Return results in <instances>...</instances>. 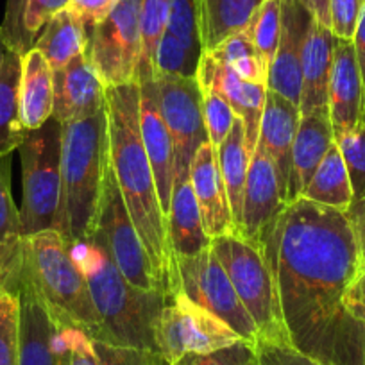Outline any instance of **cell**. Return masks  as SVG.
Masks as SVG:
<instances>
[{
	"mask_svg": "<svg viewBox=\"0 0 365 365\" xmlns=\"http://www.w3.org/2000/svg\"><path fill=\"white\" fill-rule=\"evenodd\" d=\"M68 329L70 349H72L70 365H101L99 356H97L96 347H93V342H91L90 336L84 331H81V329Z\"/></svg>",
	"mask_w": 365,
	"mask_h": 365,
	"instance_id": "obj_47",
	"label": "cell"
},
{
	"mask_svg": "<svg viewBox=\"0 0 365 365\" xmlns=\"http://www.w3.org/2000/svg\"><path fill=\"white\" fill-rule=\"evenodd\" d=\"M285 208L276 167L262 143H258L249 161L238 235L263 247Z\"/></svg>",
	"mask_w": 365,
	"mask_h": 365,
	"instance_id": "obj_14",
	"label": "cell"
},
{
	"mask_svg": "<svg viewBox=\"0 0 365 365\" xmlns=\"http://www.w3.org/2000/svg\"><path fill=\"white\" fill-rule=\"evenodd\" d=\"M34 289L54 321L99 342L103 324L91 299L86 276L73 262L65 238L56 230L26 238V267Z\"/></svg>",
	"mask_w": 365,
	"mask_h": 365,
	"instance_id": "obj_5",
	"label": "cell"
},
{
	"mask_svg": "<svg viewBox=\"0 0 365 365\" xmlns=\"http://www.w3.org/2000/svg\"><path fill=\"white\" fill-rule=\"evenodd\" d=\"M29 0H6L4 22L0 26L9 51L24 58L34 47V40L26 31V11Z\"/></svg>",
	"mask_w": 365,
	"mask_h": 365,
	"instance_id": "obj_41",
	"label": "cell"
},
{
	"mask_svg": "<svg viewBox=\"0 0 365 365\" xmlns=\"http://www.w3.org/2000/svg\"><path fill=\"white\" fill-rule=\"evenodd\" d=\"M143 0H118L91 27L88 56L106 88L136 83L142 59Z\"/></svg>",
	"mask_w": 365,
	"mask_h": 365,
	"instance_id": "obj_9",
	"label": "cell"
},
{
	"mask_svg": "<svg viewBox=\"0 0 365 365\" xmlns=\"http://www.w3.org/2000/svg\"><path fill=\"white\" fill-rule=\"evenodd\" d=\"M110 161L120 194L153 265L158 289L179 290L175 258L168 244L167 219L160 205L153 167L140 129L138 83L106 88Z\"/></svg>",
	"mask_w": 365,
	"mask_h": 365,
	"instance_id": "obj_2",
	"label": "cell"
},
{
	"mask_svg": "<svg viewBox=\"0 0 365 365\" xmlns=\"http://www.w3.org/2000/svg\"><path fill=\"white\" fill-rule=\"evenodd\" d=\"M167 233L174 258L194 256L212 245V238L206 235L202 226V217L190 179L174 185L167 215Z\"/></svg>",
	"mask_w": 365,
	"mask_h": 365,
	"instance_id": "obj_25",
	"label": "cell"
},
{
	"mask_svg": "<svg viewBox=\"0 0 365 365\" xmlns=\"http://www.w3.org/2000/svg\"><path fill=\"white\" fill-rule=\"evenodd\" d=\"M93 342L101 365H167L156 351L136 349V347L111 346L104 342Z\"/></svg>",
	"mask_w": 365,
	"mask_h": 365,
	"instance_id": "obj_42",
	"label": "cell"
},
{
	"mask_svg": "<svg viewBox=\"0 0 365 365\" xmlns=\"http://www.w3.org/2000/svg\"><path fill=\"white\" fill-rule=\"evenodd\" d=\"M158 103L174 143V185L190 179V165L208 131L202 111V91L195 77L154 73Z\"/></svg>",
	"mask_w": 365,
	"mask_h": 365,
	"instance_id": "obj_11",
	"label": "cell"
},
{
	"mask_svg": "<svg viewBox=\"0 0 365 365\" xmlns=\"http://www.w3.org/2000/svg\"><path fill=\"white\" fill-rule=\"evenodd\" d=\"M202 51L219 47L231 34L245 31L263 0H197Z\"/></svg>",
	"mask_w": 365,
	"mask_h": 365,
	"instance_id": "obj_28",
	"label": "cell"
},
{
	"mask_svg": "<svg viewBox=\"0 0 365 365\" xmlns=\"http://www.w3.org/2000/svg\"><path fill=\"white\" fill-rule=\"evenodd\" d=\"M301 4L308 9L312 16L322 26H331V16H329V0H299Z\"/></svg>",
	"mask_w": 365,
	"mask_h": 365,
	"instance_id": "obj_51",
	"label": "cell"
},
{
	"mask_svg": "<svg viewBox=\"0 0 365 365\" xmlns=\"http://www.w3.org/2000/svg\"><path fill=\"white\" fill-rule=\"evenodd\" d=\"M9 47L4 40V34H2V29H0V68H2V63H4L6 56H8Z\"/></svg>",
	"mask_w": 365,
	"mask_h": 365,
	"instance_id": "obj_52",
	"label": "cell"
},
{
	"mask_svg": "<svg viewBox=\"0 0 365 365\" xmlns=\"http://www.w3.org/2000/svg\"><path fill=\"white\" fill-rule=\"evenodd\" d=\"M328 111L335 138L346 135L364 120L365 90L354 56L353 41L335 40L333 68L328 88Z\"/></svg>",
	"mask_w": 365,
	"mask_h": 365,
	"instance_id": "obj_19",
	"label": "cell"
},
{
	"mask_svg": "<svg viewBox=\"0 0 365 365\" xmlns=\"http://www.w3.org/2000/svg\"><path fill=\"white\" fill-rule=\"evenodd\" d=\"M22 56L9 51L0 68V158L22 145L27 129L20 115Z\"/></svg>",
	"mask_w": 365,
	"mask_h": 365,
	"instance_id": "obj_29",
	"label": "cell"
},
{
	"mask_svg": "<svg viewBox=\"0 0 365 365\" xmlns=\"http://www.w3.org/2000/svg\"><path fill=\"white\" fill-rule=\"evenodd\" d=\"M167 365H259L256 342H240L206 354H187Z\"/></svg>",
	"mask_w": 365,
	"mask_h": 365,
	"instance_id": "obj_40",
	"label": "cell"
},
{
	"mask_svg": "<svg viewBox=\"0 0 365 365\" xmlns=\"http://www.w3.org/2000/svg\"><path fill=\"white\" fill-rule=\"evenodd\" d=\"M197 79L201 90H215L230 103L235 115L245 129L247 153H255L259 138V122L265 106L267 84L249 83L235 73L230 66L217 61L210 52H202L197 66Z\"/></svg>",
	"mask_w": 365,
	"mask_h": 365,
	"instance_id": "obj_15",
	"label": "cell"
},
{
	"mask_svg": "<svg viewBox=\"0 0 365 365\" xmlns=\"http://www.w3.org/2000/svg\"><path fill=\"white\" fill-rule=\"evenodd\" d=\"M88 240L99 245L133 285L147 290L158 289L153 265L120 194L111 161L104 178L96 226Z\"/></svg>",
	"mask_w": 365,
	"mask_h": 365,
	"instance_id": "obj_10",
	"label": "cell"
},
{
	"mask_svg": "<svg viewBox=\"0 0 365 365\" xmlns=\"http://www.w3.org/2000/svg\"><path fill=\"white\" fill-rule=\"evenodd\" d=\"M340 154L349 174L353 188V202L365 197V122L361 120L354 129L335 138Z\"/></svg>",
	"mask_w": 365,
	"mask_h": 365,
	"instance_id": "obj_36",
	"label": "cell"
},
{
	"mask_svg": "<svg viewBox=\"0 0 365 365\" xmlns=\"http://www.w3.org/2000/svg\"><path fill=\"white\" fill-rule=\"evenodd\" d=\"M118 0H70V8L88 27L99 24L113 9Z\"/></svg>",
	"mask_w": 365,
	"mask_h": 365,
	"instance_id": "obj_48",
	"label": "cell"
},
{
	"mask_svg": "<svg viewBox=\"0 0 365 365\" xmlns=\"http://www.w3.org/2000/svg\"><path fill=\"white\" fill-rule=\"evenodd\" d=\"M70 8V0H29L26 11V31L34 41L58 13Z\"/></svg>",
	"mask_w": 365,
	"mask_h": 365,
	"instance_id": "obj_44",
	"label": "cell"
},
{
	"mask_svg": "<svg viewBox=\"0 0 365 365\" xmlns=\"http://www.w3.org/2000/svg\"><path fill=\"white\" fill-rule=\"evenodd\" d=\"M333 143H335V135H333L328 110L301 115L292 149V172H290L287 205L301 197Z\"/></svg>",
	"mask_w": 365,
	"mask_h": 365,
	"instance_id": "obj_24",
	"label": "cell"
},
{
	"mask_svg": "<svg viewBox=\"0 0 365 365\" xmlns=\"http://www.w3.org/2000/svg\"><path fill=\"white\" fill-rule=\"evenodd\" d=\"M344 307L356 321L365 324V258L360 259L356 274L344 294Z\"/></svg>",
	"mask_w": 365,
	"mask_h": 365,
	"instance_id": "obj_46",
	"label": "cell"
},
{
	"mask_svg": "<svg viewBox=\"0 0 365 365\" xmlns=\"http://www.w3.org/2000/svg\"><path fill=\"white\" fill-rule=\"evenodd\" d=\"M140 88V129L143 147L153 167L160 205L167 219L170 210L172 190H174V143L167 124L161 117L158 103L156 77L138 81Z\"/></svg>",
	"mask_w": 365,
	"mask_h": 365,
	"instance_id": "obj_18",
	"label": "cell"
},
{
	"mask_svg": "<svg viewBox=\"0 0 365 365\" xmlns=\"http://www.w3.org/2000/svg\"><path fill=\"white\" fill-rule=\"evenodd\" d=\"M190 182L202 217V226L210 238L222 235H238L230 199L219 167L217 147L202 143L190 165Z\"/></svg>",
	"mask_w": 365,
	"mask_h": 365,
	"instance_id": "obj_20",
	"label": "cell"
},
{
	"mask_svg": "<svg viewBox=\"0 0 365 365\" xmlns=\"http://www.w3.org/2000/svg\"><path fill=\"white\" fill-rule=\"evenodd\" d=\"M335 40L331 29L312 19L301 58V115L328 110V88Z\"/></svg>",
	"mask_w": 365,
	"mask_h": 365,
	"instance_id": "obj_22",
	"label": "cell"
},
{
	"mask_svg": "<svg viewBox=\"0 0 365 365\" xmlns=\"http://www.w3.org/2000/svg\"><path fill=\"white\" fill-rule=\"evenodd\" d=\"M108 167L110 136L106 108L93 117L63 124L61 197L54 230L66 244L90 238Z\"/></svg>",
	"mask_w": 365,
	"mask_h": 365,
	"instance_id": "obj_4",
	"label": "cell"
},
{
	"mask_svg": "<svg viewBox=\"0 0 365 365\" xmlns=\"http://www.w3.org/2000/svg\"><path fill=\"white\" fill-rule=\"evenodd\" d=\"M282 2L283 0H263L255 19L245 29L255 41L267 70L276 56L282 38Z\"/></svg>",
	"mask_w": 365,
	"mask_h": 365,
	"instance_id": "obj_34",
	"label": "cell"
},
{
	"mask_svg": "<svg viewBox=\"0 0 365 365\" xmlns=\"http://www.w3.org/2000/svg\"><path fill=\"white\" fill-rule=\"evenodd\" d=\"M202 91V111H205V124L208 131V138L212 145L219 147L227 135L231 133L235 124L233 108L230 106L226 99L215 90H201Z\"/></svg>",
	"mask_w": 365,
	"mask_h": 365,
	"instance_id": "obj_39",
	"label": "cell"
},
{
	"mask_svg": "<svg viewBox=\"0 0 365 365\" xmlns=\"http://www.w3.org/2000/svg\"><path fill=\"white\" fill-rule=\"evenodd\" d=\"M301 197L317 202V205L329 206V208L342 210V212H347L353 205L349 174H347L346 163L336 143L329 147Z\"/></svg>",
	"mask_w": 365,
	"mask_h": 365,
	"instance_id": "obj_30",
	"label": "cell"
},
{
	"mask_svg": "<svg viewBox=\"0 0 365 365\" xmlns=\"http://www.w3.org/2000/svg\"><path fill=\"white\" fill-rule=\"evenodd\" d=\"M54 111L52 68L40 51L31 48L22 58L20 77V115L27 131L41 128Z\"/></svg>",
	"mask_w": 365,
	"mask_h": 365,
	"instance_id": "obj_26",
	"label": "cell"
},
{
	"mask_svg": "<svg viewBox=\"0 0 365 365\" xmlns=\"http://www.w3.org/2000/svg\"><path fill=\"white\" fill-rule=\"evenodd\" d=\"M172 0H143L142 9V59L136 73V83L154 77L156 48L167 29Z\"/></svg>",
	"mask_w": 365,
	"mask_h": 365,
	"instance_id": "obj_33",
	"label": "cell"
},
{
	"mask_svg": "<svg viewBox=\"0 0 365 365\" xmlns=\"http://www.w3.org/2000/svg\"><path fill=\"white\" fill-rule=\"evenodd\" d=\"M299 106L290 103L283 96L267 88L265 106H263L262 122H259V138L263 149L272 160L278 174L279 190L287 205L290 172H292V149L299 128Z\"/></svg>",
	"mask_w": 365,
	"mask_h": 365,
	"instance_id": "obj_21",
	"label": "cell"
},
{
	"mask_svg": "<svg viewBox=\"0 0 365 365\" xmlns=\"http://www.w3.org/2000/svg\"><path fill=\"white\" fill-rule=\"evenodd\" d=\"M364 4L365 0H329V16H331L329 29L333 36L339 40L353 41Z\"/></svg>",
	"mask_w": 365,
	"mask_h": 365,
	"instance_id": "obj_43",
	"label": "cell"
},
{
	"mask_svg": "<svg viewBox=\"0 0 365 365\" xmlns=\"http://www.w3.org/2000/svg\"><path fill=\"white\" fill-rule=\"evenodd\" d=\"M259 365H321L312 358L304 356L290 344H274L256 340Z\"/></svg>",
	"mask_w": 365,
	"mask_h": 365,
	"instance_id": "obj_45",
	"label": "cell"
},
{
	"mask_svg": "<svg viewBox=\"0 0 365 365\" xmlns=\"http://www.w3.org/2000/svg\"><path fill=\"white\" fill-rule=\"evenodd\" d=\"M351 224H353L354 235H356L358 247H360V258H365V197L354 201L347 210Z\"/></svg>",
	"mask_w": 365,
	"mask_h": 365,
	"instance_id": "obj_49",
	"label": "cell"
},
{
	"mask_svg": "<svg viewBox=\"0 0 365 365\" xmlns=\"http://www.w3.org/2000/svg\"><path fill=\"white\" fill-rule=\"evenodd\" d=\"M262 249L290 346L321 365H365V324L344 307L361 259L347 212L296 199Z\"/></svg>",
	"mask_w": 365,
	"mask_h": 365,
	"instance_id": "obj_1",
	"label": "cell"
},
{
	"mask_svg": "<svg viewBox=\"0 0 365 365\" xmlns=\"http://www.w3.org/2000/svg\"><path fill=\"white\" fill-rule=\"evenodd\" d=\"M210 54L217 61L230 66L242 79L249 81V83L267 84L269 70H267L265 63H263L262 56H259L258 48H256L255 41L251 40L247 31L231 34L219 47L210 51Z\"/></svg>",
	"mask_w": 365,
	"mask_h": 365,
	"instance_id": "obj_32",
	"label": "cell"
},
{
	"mask_svg": "<svg viewBox=\"0 0 365 365\" xmlns=\"http://www.w3.org/2000/svg\"><path fill=\"white\" fill-rule=\"evenodd\" d=\"M199 52H194L178 38L165 31L156 48L154 58V73H170V76L195 77L201 61Z\"/></svg>",
	"mask_w": 365,
	"mask_h": 365,
	"instance_id": "obj_35",
	"label": "cell"
},
{
	"mask_svg": "<svg viewBox=\"0 0 365 365\" xmlns=\"http://www.w3.org/2000/svg\"><path fill=\"white\" fill-rule=\"evenodd\" d=\"M68 247L73 262L86 276L91 299L101 317L103 335L99 342L156 351L154 329L170 294L133 285L113 259L91 240L68 244Z\"/></svg>",
	"mask_w": 365,
	"mask_h": 365,
	"instance_id": "obj_3",
	"label": "cell"
},
{
	"mask_svg": "<svg viewBox=\"0 0 365 365\" xmlns=\"http://www.w3.org/2000/svg\"><path fill=\"white\" fill-rule=\"evenodd\" d=\"M61 131L63 124L52 117L27 131L19 147L24 182L20 220L26 238L54 230L61 197Z\"/></svg>",
	"mask_w": 365,
	"mask_h": 365,
	"instance_id": "obj_7",
	"label": "cell"
},
{
	"mask_svg": "<svg viewBox=\"0 0 365 365\" xmlns=\"http://www.w3.org/2000/svg\"><path fill=\"white\" fill-rule=\"evenodd\" d=\"M165 31L194 52H199V54L205 52L201 43V33H199L197 0H172Z\"/></svg>",
	"mask_w": 365,
	"mask_h": 365,
	"instance_id": "obj_38",
	"label": "cell"
},
{
	"mask_svg": "<svg viewBox=\"0 0 365 365\" xmlns=\"http://www.w3.org/2000/svg\"><path fill=\"white\" fill-rule=\"evenodd\" d=\"M364 122H365V115H364Z\"/></svg>",
	"mask_w": 365,
	"mask_h": 365,
	"instance_id": "obj_53",
	"label": "cell"
},
{
	"mask_svg": "<svg viewBox=\"0 0 365 365\" xmlns=\"http://www.w3.org/2000/svg\"><path fill=\"white\" fill-rule=\"evenodd\" d=\"M9 156L0 158V290L19 294L26 267V237L11 194Z\"/></svg>",
	"mask_w": 365,
	"mask_h": 365,
	"instance_id": "obj_23",
	"label": "cell"
},
{
	"mask_svg": "<svg viewBox=\"0 0 365 365\" xmlns=\"http://www.w3.org/2000/svg\"><path fill=\"white\" fill-rule=\"evenodd\" d=\"M242 339L217 315L188 299L181 290L170 294L154 329L156 353L167 364L187 354H206L230 347Z\"/></svg>",
	"mask_w": 365,
	"mask_h": 365,
	"instance_id": "obj_8",
	"label": "cell"
},
{
	"mask_svg": "<svg viewBox=\"0 0 365 365\" xmlns=\"http://www.w3.org/2000/svg\"><path fill=\"white\" fill-rule=\"evenodd\" d=\"M54 111L61 124L93 117L106 108V84L90 61L88 52L77 56L63 68L52 72Z\"/></svg>",
	"mask_w": 365,
	"mask_h": 365,
	"instance_id": "obj_16",
	"label": "cell"
},
{
	"mask_svg": "<svg viewBox=\"0 0 365 365\" xmlns=\"http://www.w3.org/2000/svg\"><path fill=\"white\" fill-rule=\"evenodd\" d=\"M20 297L0 290V365H19Z\"/></svg>",
	"mask_w": 365,
	"mask_h": 365,
	"instance_id": "obj_37",
	"label": "cell"
},
{
	"mask_svg": "<svg viewBox=\"0 0 365 365\" xmlns=\"http://www.w3.org/2000/svg\"><path fill=\"white\" fill-rule=\"evenodd\" d=\"M212 251L255 321L259 333L258 340L289 344L278 287L263 249L240 235H222L212 238Z\"/></svg>",
	"mask_w": 365,
	"mask_h": 365,
	"instance_id": "obj_6",
	"label": "cell"
},
{
	"mask_svg": "<svg viewBox=\"0 0 365 365\" xmlns=\"http://www.w3.org/2000/svg\"><path fill=\"white\" fill-rule=\"evenodd\" d=\"M219 156L220 174H222L224 187H226L227 199H230L231 213H233L235 224L240 226L242 219V202H244V188L247 179L249 161L251 154L245 147V129L240 118H235V124L227 138L217 147Z\"/></svg>",
	"mask_w": 365,
	"mask_h": 365,
	"instance_id": "obj_31",
	"label": "cell"
},
{
	"mask_svg": "<svg viewBox=\"0 0 365 365\" xmlns=\"http://www.w3.org/2000/svg\"><path fill=\"white\" fill-rule=\"evenodd\" d=\"M312 19L314 16L299 0H283L282 38L267 76V88L296 106L301 99V58Z\"/></svg>",
	"mask_w": 365,
	"mask_h": 365,
	"instance_id": "obj_17",
	"label": "cell"
},
{
	"mask_svg": "<svg viewBox=\"0 0 365 365\" xmlns=\"http://www.w3.org/2000/svg\"><path fill=\"white\" fill-rule=\"evenodd\" d=\"M353 47H354V56H356L358 68H360L361 81H364V90H365V4H364V9H361L360 20H358L356 31H354Z\"/></svg>",
	"mask_w": 365,
	"mask_h": 365,
	"instance_id": "obj_50",
	"label": "cell"
},
{
	"mask_svg": "<svg viewBox=\"0 0 365 365\" xmlns=\"http://www.w3.org/2000/svg\"><path fill=\"white\" fill-rule=\"evenodd\" d=\"M175 267L179 274V290L188 299L217 315L247 342H256L259 339L255 321L235 292L226 270L212 251V245L194 256H178Z\"/></svg>",
	"mask_w": 365,
	"mask_h": 365,
	"instance_id": "obj_12",
	"label": "cell"
},
{
	"mask_svg": "<svg viewBox=\"0 0 365 365\" xmlns=\"http://www.w3.org/2000/svg\"><path fill=\"white\" fill-rule=\"evenodd\" d=\"M20 353L19 365H70V339L66 326L52 319L43 299L26 272L19 289Z\"/></svg>",
	"mask_w": 365,
	"mask_h": 365,
	"instance_id": "obj_13",
	"label": "cell"
},
{
	"mask_svg": "<svg viewBox=\"0 0 365 365\" xmlns=\"http://www.w3.org/2000/svg\"><path fill=\"white\" fill-rule=\"evenodd\" d=\"M90 45V27L72 11L58 13L41 29L34 41V48L41 52L52 72L63 68L77 56L84 54Z\"/></svg>",
	"mask_w": 365,
	"mask_h": 365,
	"instance_id": "obj_27",
	"label": "cell"
}]
</instances>
